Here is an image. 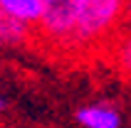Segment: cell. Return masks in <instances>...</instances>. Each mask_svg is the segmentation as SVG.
<instances>
[{"instance_id": "obj_2", "label": "cell", "mask_w": 131, "mask_h": 128, "mask_svg": "<svg viewBox=\"0 0 131 128\" xmlns=\"http://www.w3.org/2000/svg\"><path fill=\"white\" fill-rule=\"evenodd\" d=\"M35 25L47 44L74 52L77 0H40V20Z\"/></svg>"}, {"instance_id": "obj_5", "label": "cell", "mask_w": 131, "mask_h": 128, "mask_svg": "<svg viewBox=\"0 0 131 128\" xmlns=\"http://www.w3.org/2000/svg\"><path fill=\"white\" fill-rule=\"evenodd\" d=\"M111 62L126 79H131V27L111 40Z\"/></svg>"}, {"instance_id": "obj_8", "label": "cell", "mask_w": 131, "mask_h": 128, "mask_svg": "<svg viewBox=\"0 0 131 128\" xmlns=\"http://www.w3.org/2000/svg\"><path fill=\"white\" fill-rule=\"evenodd\" d=\"M3 111H5V99L0 96V113H3Z\"/></svg>"}, {"instance_id": "obj_3", "label": "cell", "mask_w": 131, "mask_h": 128, "mask_svg": "<svg viewBox=\"0 0 131 128\" xmlns=\"http://www.w3.org/2000/svg\"><path fill=\"white\" fill-rule=\"evenodd\" d=\"M77 123L82 128H121V116L106 104H92L77 111Z\"/></svg>"}, {"instance_id": "obj_7", "label": "cell", "mask_w": 131, "mask_h": 128, "mask_svg": "<svg viewBox=\"0 0 131 128\" xmlns=\"http://www.w3.org/2000/svg\"><path fill=\"white\" fill-rule=\"evenodd\" d=\"M121 22H126L131 27V0H124V20Z\"/></svg>"}, {"instance_id": "obj_1", "label": "cell", "mask_w": 131, "mask_h": 128, "mask_svg": "<svg viewBox=\"0 0 131 128\" xmlns=\"http://www.w3.org/2000/svg\"><path fill=\"white\" fill-rule=\"evenodd\" d=\"M124 20V0H77L74 52L106 42Z\"/></svg>"}, {"instance_id": "obj_6", "label": "cell", "mask_w": 131, "mask_h": 128, "mask_svg": "<svg viewBox=\"0 0 131 128\" xmlns=\"http://www.w3.org/2000/svg\"><path fill=\"white\" fill-rule=\"evenodd\" d=\"M0 7L7 15L27 22L30 27L40 20V0H0Z\"/></svg>"}, {"instance_id": "obj_4", "label": "cell", "mask_w": 131, "mask_h": 128, "mask_svg": "<svg viewBox=\"0 0 131 128\" xmlns=\"http://www.w3.org/2000/svg\"><path fill=\"white\" fill-rule=\"evenodd\" d=\"M27 37H30V25L27 22L7 15L0 7V47H17V44L27 42Z\"/></svg>"}]
</instances>
